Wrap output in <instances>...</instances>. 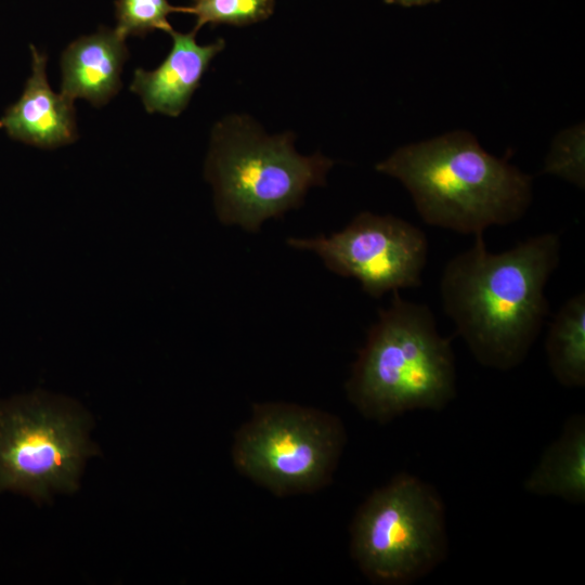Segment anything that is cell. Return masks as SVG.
Instances as JSON below:
<instances>
[{
    "label": "cell",
    "instance_id": "7a4b0ae2",
    "mask_svg": "<svg viewBox=\"0 0 585 585\" xmlns=\"http://www.w3.org/2000/svg\"><path fill=\"white\" fill-rule=\"evenodd\" d=\"M376 170L404 185L424 222L456 233L515 223L532 202V178L465 130L401 146Z\"/></svg>",
    "mask_w": 585,
    "mask_h": 585
},
{
    "label": "cell",
    "instance_id": "5b68a950",
    "mask_svg": "<svg viewBox=\"0 0 585 585\" xmlns=\"http://www.w3.org/2000/svg\"><path fill=\"white\" fill-rule=\"evenodd\" d=\"M350 554L374 584L407 585L432 572L448 554L438 491L408 473L376 489L354 515Z\"/></svg>",
    "mask_w": 585,
    "mask_h": 585
},
{
    "label": "cell",
    "instance_id": "52a82bcc",
    "mask_svg": "<svg viewBox=\"0 0 585 585\" xmlns=\"http://www.w3.org/2000/svg\"><path fill=\"white\" fill-rule=\"evenodd\" d=\"M84 421L72 407L39 393L0 402V492L35 498L73 491L92 454Z\"/></svg>",
    "mask_w": 585,
    "mask_h": 585
},
{
    "label": "cell",
    "instance_id": "3957f363",
    "mask_svg": "<svg viewBox=\"0 0 585 585\" xmlns=\"http://www.w3.org/2000/svg\"><path fill=\"white\" fill-rule=\"evenodd\" d=\"M346 392L365 418L380 424L411 411H441L455 398L452 343L427 304L393 292L368 329Z\"/></svg>",
    "mask_w": 585,
    "mask_h": 585
},
{
    "label": "cell",
    "instance_id": "5bb4252c",
    "mask_svg": "<svg viewBox=\"0 0 585 585\" xmlns=\"http://www.w3.org/2000/svg\"><path fill=\"white\" fill-rule=\"evenodd\" d=\"M275 0H192L190 14L195 16L194 31L204 25L246 26L266 20L274 11Z\"/></svg>",
    "mask_w": 585,
    "mask_h": 585
},
{
    "label": "cell",
    "instance_id": "8992f818",
    "mask_svg": "<svg viewBox=\"0 0 585 585\" xmlns=\"http://www.w3.org/2000/svg\"><path fill=\"white\" fill-rule=\"evenodd\" d=\"M347 443L336 415L287 402L255 403L235 432L232 460L239 473L276 496L328 485Z\"/></svg>",
    "mask_w": 585,
    "mask_h": 585
},
{
    "label": "cell",
    "instance_id": "ac0fdd59",
    "mask_svg": "<svg viewBox=\"0 0 585 585\" xmlns=\"http://www.w3.org/2000/svg\"><path fill=\"white\" fill-rule=\"evenodd\" d=\"M0 128H1V122H0Z\"/></svg>",
    "mask_w": 585,
    "mask_h": 585
},
{
    "label": "cell",
    "instance_id": "277c9868",
    "mask_svg": "<svg viewBox=\"0 0 585 585\" xmlns=\"http://www.w3.org/2000/svg\"><path fill=\"white\" fill-rule=\"evenodd\" d=\"M294 139L291 132L268 135L243 115L213 127L205 178L223 224L258 232L265 220L299 207L310 187L325 185L334 161L298 154Z\"/></svg>",
    "mask_w": 585,
    "mask_h": 585
},
{
    "label": "cell",
    "instance_id": "8fae6325",
    "mask_svg": "<svg viewBox=\"0 0 585 585\" xmlns=\"http://www.w3.org/2000/svg\"><path fill=\"white\" fill-rule=\"evenodd\" d=\"M125 40L116 29L102 27L70 42L61 56V93L96 107L109 102L121 88L120 75L129 56Z\"/></svg>",
    "mask_w": 585,
    "mask_h": 585
},
{
    "label": "cell",
    "instance_id": "4fadbf2b",
    "mask_svg": "<svg viewBox=\"0 0 585 585\" xmlns=\"http://www.w3.org/2000/svg\"><path fill=\"white\" fill-rule=\"evenodd\" d=\"M545 352L551 374L567 388L585 385V292L569 298L550 323Z\"/></svg>",
    "mask_w": 585,
    "mask_h": 585
},
{
    "label": "cell",
    "instance_id": "7c38bea8",
    "mask_svg": "<svg viewBox=\"0 0 585 585\" xmlns=\"http://www.w3.org/2000/svg\"><path fill=\"white\" fill-rule=\"evenodd\" d=\"M538 496L559 497L570 504L585 502V417L568 418L560 435L548 445L523 484Z\"/></svg>",
    "mask_w": 585,
    "mask_h": 585
},
{
    "label": "cell",
    "instance_id": "9c48e42d",
    "mask_svg": "<svg viewBox=\"0 0 585 585\" xmlns=\"http://www.w3.org/2000/svg\"><path fill=\"white\" fill-rule=\"evenodd\" d=\"M31 73L20 99L0 119L8 135L25 144L54 148L78 138L74 101L55 93L47 78L46 53L30 46Z\"/></svg>",
    "mask_w": 585,
    "mask_h": 585
},
{
    "label": "cell",
    "instance_id": "e0dca14e",
    "mask_svg": "<svg viewBox=\"0 0 585 585\" xmlns=\"http://www.w3.org/2000/svg\"><path fill=\"white\" fill-rule=\"evenodd\" d=\"M440 0H386L387 3L398 4L405 8L422 6L431 3H437Z\"/></svg>",
    "mask_w": 585,
    "mask_h": 585
},
{
    "label": "cell",
    "instance_id": "ba28073f",
    "mask_svg": "<svg viewBox=\"0 0 585 585\" xmlns=\"http://www.w3.org/2000/svg\"><path fill=\"white\" fill-rule=\"evenodd\" d=\"M287 244L315 252L332 272L358 280L364 292H386L421 285L428 239L421 229L392 214L359 213L329 236L290 237Z\"/></svg>",
    "mask_w": 585,
    "mask_h": 585
},
{
    "label": "cell",
    "instance_id": "30bf717a",
    "mask_svg": "<svg viewBox=\"0 0 585 585\" xmlns=\"http://www.w3.org/2000/svg\"><path fill=\"white\" fill-rule=\"evenodd\" d=\"M168 35L172 47L166 58L153 70L136 68L130 90L140 95L146 112L177 117L187 106L225 42L219 38L209 44H198L194 30L182 34L172 29Z\"/></svg>",
    "mask_w": 585,
    "mask_h": 585
},
{
    "label": "cell",
    "instance_id": "2e32d148",
    "mask_svg": "<svg viewBox=\"0 0 585 585\" xmlns=\"http://www.w3.org/2000/svg\"><path fill=\"white\" fill-rule=\"evenodd\" d=\"M542 173L557 176L580 188L585 184L584 127L569 128L554 140Z\"/></svg>",
    "mask_w": 585,
    "mask_h": 585
},
{
    "label": "cell",
    "instance_id": "9a60e30c",
    "mask_svg": "<svg viewBox=\"0 0 585 585\" xmlns=\"http://www.w3.org/2000/svg\"><path fill=\"white\" fill-rule=\"evenodd\" d=\"M116 30L128 36L144 37L155 30L169 32L171 13H187L188 6H173L168 0H116Z\"/></svg>",
    "mask_w": 585,
    "mask_h": 585
},
{
    "label": "cell",
    "instance_id": "6da1fadb",
    "mask_svg": "<svg viewBox=\"0 0 585 585\" xmlns=\"http://www.w3.org/2000/svg\"><path fill=\"white\" fill-rule=\"evenodd\" d=\"M557 233L530 237L499 253L487 250L483 235L445 264L440 295L474 359L509 370L520 365L538 337L549 303L548 280L560 262Z\"/></svg>",
    "mask_w": 585,
    "mask_h": 585
}]
</instances>
